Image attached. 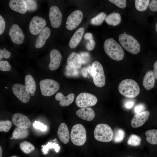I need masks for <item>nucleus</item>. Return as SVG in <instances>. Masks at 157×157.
Wrapping results in <instances>:
<instances>
[{
  "instance_id": "1",
  "label": "nucleus",
  "mask_w": 157,
  "mask_h": 157,
  "mask_svg": "<svg viewBox=\"0 0 157 157\" xmlns=\"http://www.w3.org/2000/svg\"><path fill=\"white\" fill-rule=\"evenodd\" d=\"M104 48L106 53L112 59L120 61L123 59L124 52L120 45L113 38L105 41Z\"/></svg>"
},
{
  "instance_id": "2",
  "label": "nucleus",
  "mask_w": 157,
  "mask_h": 157,
  "mask_svg": "<svg viewBox=\"0 0 157 157\" xmlns=\"http://www.w3.org/2000/svg\"><path fill=\"white\" fill-rule=\"evenodd\" d=\"M119 93L129 98H133L139 94L140 89L138 83L134 80L126 79L122 81L118 86Z\"/></svg>"
},
{
  "instance_id": "3",
  "label": "nucleus",
  "mask_w": 157,
  "mask_h": 157,
  "mask_svg": "<svg viewBox=\"0 0 157 157\" xmlns=\"http://www.w3.org/2000/svg\"><path fill=\"white\" fill-rule=\"evenodd\" d=\"M118 39L122 46L130 53L136 54L140 51V47L139 42L131 35L122 33L119 35Z\"/></svg>"
},
{
  "instance_id": "4",
  "label": "nucleus",
  "mask_w": 157,
  "mask_h": 157,
  "mask_svg": "<svg viewBox=\"0 0 157 157\" xmlns=\"http://www.w3.org/2000/svg\"><path fill=\"white\" fill-rule=\"evenodd\" d=\"M95 138L98 141L109 142L113 140V132L111 128L105 124L97 125L94 132Z\"/></svg>"
},
{
  "instance_id": "5",
  "label": "nucleus",
  "mask_w": 157,
  "mask_h": 157,
  "mask_svg": "<svg viewBox=\"0 0 157 157\" xmlns=\"http://www.w3.org/2000/svg\"><path fill=\"white\" fill-rule=\"evenodd\" d=\"M70 136L72 142L75 145L81 146L83 145L87 139L85 128L80 124L74 125L71 129Z\"/></svg>"
},
{
  "instance_id": "6",
  "label": "nucleus",
  "mask_w": 157,
  "mask_h": 157,
  "mask_svg": "<svg viewBox=\"0 0 157 157\" xmlns=\"http://www.w3.org/2000/svg\"><path fill=\"white\" fill-rule=\"evenodd\" d=\"M91 72L94 84L98 87H102L105 84V76L103 66L99 62H94L91 67Z\"/></svg>"
},
{
  "instance_id": "7",
  "label": "nucleus",
  "mask_w": 157,
  "mask_h": 157,
  "mask_svg": "<svg viewBox=\"0 0 157 157\" xmlns=\"http://www.w3.org/2000/svg\"><path fill=\"white\" fill-rule=\"evenodd\" d=\"M39 85L41 94L46 97L51 96L59 90L60 85L54 80L46 79L40 81Z\"/></svg>"
},
{
  "instance_id": "8",
  "label": "nucleus",
  "mask_w": 157,
  "mask_h": 157,
  "mask_svg": "<svg viewBox=\"0 0 157 157\" xmlns=\"http://www.w3.org/2000/svg\"><path fill=\"white\" fill-rule=\"evenodd\" d=\"M97 101V98L94 95L84 92L79 94L75 101L77 106L80 108L94 106Z\"/></svg>"
},
{
  "instance_id": "9",
  "label": "nucleus",
  "mask_w": 157,
  "mask_h": 157,
  "mask_svg": "<svg viewBox=\"0 0 157 157\" xmlns=\"http://www.w3.org/2000/svg\"><path fill=\"white\" fill-rule=\"evenodd\" d=\"M12 90L14 94L22 102L27 103L29 101L30 93L25 85L15 84L13 86Z\"/></svg>"
},
{
  "instance_id": "10",
  "label": "nucleus",
  "mask_w": 157,
  "mask_h": 157,
  "mask_svg": "<svg viewBox=\"0 0 157 157\" xmlns=\"http://www.w3.org/2000/svg\"><path fill=\"white\" fill-rule=\"evenodd\" d=\"M83 18V14L81 10H75L67 18L66 22V28L69 30L74 29L81 23Z\"/></svg>"
},
{
  "instance_id": "11",
  "label": "nucleus",
  "mask_w": 157,
  "mask_h": 157,
  "mask_svg": "<svg viewBox=\"0 0 157 157\" xmlns=\"http://www.w3.org/2000/svg\"><path fill=\"white\" fill-rule=\"evenodd\" d=\"M46 24V22L44 18L39 16H34L29 23L30 32L34 35L39 34L45 27Z\"/></svg>"
},
{
  "instance_id": "12",
  "label": "nucleus",
  "mask_w": 157,
  "mask_h": 157,
  "mask_svg": "<svg viewBox=\"0 0 157 157\" xmlns=\"http://www.w3.org/2000/svg\"><path fill=\"white\" fill-rule=\"evenodd\" d=\"M62 14L56 6H51L49 9V18L51 25L54 28H57L60 26L62 21Z\"/></svg>"
},
{
  "instance_id": "13",
  "label": "nucleus",
  "mask_w": 157,
  "mask_h": 157,
  "mask_svg": "<svg viewBox=\"0 0 157 157\" xmlns=\"http://www.w3.org/2000/svg\"><path fill=\"white\" fill-rule=\"evenodd\" d=\"M8 34L12 41L15 44H21L24 41V35L22 29L17 24H14L12 25Z\"/></svg>"
},
{
  "instance_id": "14",
  "label": "nucleus",
  "mask_w": 157,
  "mask_h": 157,
  "mask_svg": "<svg viewBox=\"0 0 157 157\" xmlns=\"http://www.w3.org/2000/svg\"><path fill=\"white\" fill-rule=\"evenodd\" d=\"M12 120L14 125L19 128L27 129L31 125V122L27 117L21 113L14 114Z\"/></svg>"
},
{
  "instance_id": "15",
  "label": "nucleus",
  "mask_w": 157,
  "mask_h": 157,
  "mask_svg": "<svg viewBox=\"0 0 157 157\" xmlns=\"http://www.w3.org/2000/svg\"><path fill=\"white\" fill-rule=\"evenodd\" d=\"M50 62L48 66L49 69L54 71L59 67L62 58L61 55L59 51L56 49H52L49 54Z\"/></svg>"
},
{
  "instance_id": "16",
  "label": "nucleus",
  "mask_w": 157,
  "mask_h": 157,
  "mask_svg": "<svg viewBox=\"0 0 157 157\" xmlns=\"http://www.w3.org/2000/svg\"><path fill=\"white\" fill-rule=\"evenodd\" d=\"M150 113L146 111L136 113L132 118L131 125L133 128H138L142 126L147 120Z\"/></svg>"
},
{
  "instance_id": "17",
  "label": "nucleus",
  "mask_w": 157,
  "mask_h": 157,
  "mask_svg": "<svg viewBox=\"0 0 157 157\" xmlns=\"http://www.w3.org/2000/svg\"><path fill=\"white\" fill-rule=\"evenodd\" d=\"M51 31L50 28L46 26L39 33L36 39L35 42V46L37 49L42 47L50 36Z\"/></svg>"
},
{
  "instance_id": "18",
  "label": "nucleus",
  "mask_w": 157,
  "mask_h": 157,
  "mask_svg": "<svg viewBox=\"0 0 157 157\" xmlns=\"http://www.w3.org/2000/svg\"><path fill=\"white\" fill-rule=\"evenodd\" d=\"M76 114L80 118L87 121L92 120L95 116L94 110L90 107L81 108L76 111Z\"/></svg>"
},
{
  "instance_id": "19",
  "label": "nucleus",
  "mask_w": 157,
  "mask_h": 157,
  "mask_svg": "<svg viewBox=\"0 0 157 157\" xmlns=\"http://www.w3.org/2000/svg\"><path fill=\"white\" fill-rule=\"evenodd\" d=\"M8 5L12 10L20 13L24 14L27 11L25 0H11L9 1Z\"/></svg>"
},
{
  "instance_id": "20",
  "label": "nucleus",
  "mask_w": 157,
  "mask_h": 157,
  "mask_svg": "<svg viewBox=\"0 0 157 157\" xmlns=\"http://www.w3.org/2000/svg\"><path fill=\"white\" fill-rule=\"evenodd\" d=\"M57 134L60 141L64 144H67L70 139V135L68 127L64 123H61L58 128Z\"/></svg>"
},
{
  "instance_id": "21",
  "label": "nucleus",
  "mask_w": 157,
  "mask_h": 157,
  "mask_svg": "<svg viewBox=\"0 0 157 157\" xmlns=\"http://www.w3.org/2000/svg\"><path fill=\"white\" fill-rule=\"evenodd\" d=\"M67 63L69 66L74 69H80L81 67L80 56L75 52H72L69 55L67 59Z\"/></svg>"
},
{
  "instance_id": "22",
  "label": "nucleus",
  "mask_w": 157,
  "mask_h": 157,
  "mask_svg": "<svg viewBox=\"0 0 157 157\" xmlns=\"http://www.w3.org/2000/svg\"><path fill=\"white\" fill-rule=\"evenodd\" d=\"M155 82V78L153 71H148L143 78L142 84L144 87L147 90H150L154 87Z\"/></svg>"
},
{
  "instance_id": "23",
  "label": "nucleus",
  "mask_w": 157,
  "mask_h": 157,
  "mask_svg": "<svg viewBox=\"0 0 157 157\" xmlns=\"http://www.w3.org/2000/svg\"><path fill=\"white\" fill-rule=\"evenodd\" d=\"M74 98V95L73 93H70L65 96L60 92L57 93L55 96V99L59 101V105L62 106H69L73 102Z\"/></svg>"
},
{
  "instance_id": "24",
  "label": "nucleus",
  "mask_w": 157,
  "mask_h": 157,
  "mask_svg": "<svg viewBox=\"0 0 157 157\" xmlns=\"http://www.w3.org/2000/svg\"><path fill=\"white\" fill-rule=\"evenodd\" d=\"M84 32V29L80 27L74 33L69 42V45L71 48L76 47L81 41Z\"/></svg>"
},
{
  "instance_id": "25",
  "label": "nucleus",
  "mask_w": 157,
  "mask_h": 157,
  "mask_svg": "<svg viewBox=\"0 0 157 157\" xmlns=\"http://www.w3.org/2000/svg\"><path fill=\"white\" fill-rule=\"evenodd\" d=\"M29 134L27 129L16 127L13 131L12 136L10 138L11 140L24 139L27 138Z\"/></svg>"
},
{
  "instance_id": "26",
  "label": "nucleus",
  "mask_w": 157,
  "mask_h": 157,
  "mask_svg": "<svg viewBox=\"0 0 157 157\" xmlns=\"http://www.w3.org/2000/svg\"><path fill=\"white\" fill-rule=\"evenodd\" d=\"M121 21V17L119 14L113 13L108 15L105 19V21L109 25L115 26L119 24Z\"/></svg>"
},
{
  "instance_id": "27",
  "label": "nucleus",
  "mask_w": 157,
  "mask_h": 157,
  "mask_svg": "<svg viewBox=\"0 0 157 157\" xmlns=\"http://www.w3.org/2000/svg\"><path fill=\"white\" fill-rule=\"evenodd\" d=\"M25 85L31 94L34 93L36 89L35 82L32 76L30 74L26 75L24 78Z\"/></svg>"
},
{
  "instance_id": "28",
  "label": "nucleus",
  "mask_w": 157,
  "mask_h": 157,
  "mask_svg": "<svg viewBox=\"0 0 157 157\" xmlns=\"http://www.w3.org/2000/svg\"><path fill=\"white\" fill-rule=\"evenodd\" d=\"M146 140L149 143L152 144H157V129H151L145 132Z\"/></svg>"
},
{
  "instance_id": "29",
  "label": "nucleus",
  "mask_w": 157,
  "mask_h": 157,
  "mask_svg": "<svg viewBox=\"0 0 157 157\" xmlns=\"http://www.w3.org/2000/svg\"><path fill=\"white\" fill-rule=\"evenodd\" d=\"M149 0H135V6L138 11L143 12L147 8L149 4Z\"/></svg>"
},
{
  "instance_id": "30",
  "label": "nucleus",
  "mask_w": 157,
  "mask_h": 157,
  "mask_svg": "<svg viewBox=\"0 0 157 157\" xmlns=\"http://www.w3.org/2000/svg\"><path fill=\"white\" fill-rule=\"evenodd\" d=\"M22 151L26 154H29L35 150V147L31 143L27 141H24L19 144Z\"/></svg>"
},
{
  "instance_id": "31",
  "label": "nucleus",
  "mask_w": 157,
  "mask_h": 157,
  "mask_svg": "<svg viewBox=\"0 0 157 157\" xmlns=\"http://www.w3.org/2000/svg\"><path fill=\"white\" fill-rule=\"evenodd\" d=\"M106 17V14L101 12L97 15L96 17L92 19L90 22L91 24L95 25L98 26L102 24Z\"/></svg>"
},
{
  "instance_id": "32",
  "label": "nucleus",
  "mask_w": 157,
  "mask_h": 157,
  "mask_svg": "<svg viewBox=\"0 0 157 157\" xmlns=\"http://www.w3.org/2000/svg\"><path fill=\"white\" fill-rule=\"evenodd\" d=\"M41 147L42 151L44 154H47L49 149H54L56 153H58L60 149V147L58 144L55 143L48 142L46 145H42Z\"/></svg>"
},
{
  "instance_id": "33",
  "label": "nucleus",
  "mask_w": 157,
  "mask_h": 157,
  "mask_svg": "<svg viewBox=\"0 0 157 157\" xmlns=\"http://www.w3.org/2000/svg\"><path fill=\"white\" fill-rule=\"evenodd\" d=\"M84 38L89 41V42L87 43L86 44L87 49L88 51L92 50L94 47L95 42L93 40L92 34L90 33H87L84 35Z\"/></svg>"
},
{
  "instance_id": "34",
  "label": "nucleus",
  "mask_w": 157,
  "mask_h": 157,
  "mask_svg": "<svg viewBox=\"0 0 157 157\" xmlns=\"http://www.w3.org/2000/svg\"><path fill=\"white\" fill-rule=\"evenodd\" d=\"M125 135V133L123 130L120 129H117L113 133V140L115 142H120L123 140Z\"/></svg>"
},
{
  "instance_id": "35",
  "label": "nucleus",
  "mask_w": 157,
  "mask_h": 157,
  "mask_svg": "<svg viewBox=\"0 0 157 157\" xmlns=\"http://www.w3.org/2000/svg\"><path fill=\"white\" fill-rule=\"evenodd\" d=\"M141 141V138L135 134L131 135L128 139V144L133 146H136L139 145Z\"/></svg>"
},
{
  "instance_id": "36",
  "label": "nucleus",
  "mask_w": 157,
  "mask_h": 157,
  "mask_svg": "<svg viewBox=\"0 0 157 157\" xmlns=\"http://www.w3.org/2000/svg\"><path fill=\"white\" fill-rule=\"evenodd\" d=\"M12 123L9 120H1L0 121V131L7 132L12 127Z\"/></svg>"
},
{
  "instance_id": "37",
  "label": "nucleus",
  "mask_w": 157,
  "mask_h": 157,
  "mask_svg": "<svg viewBox=\"0 0 157 157\" xmlns=\"http://www.w3.org/2000/svg\"><path fill=\"white\" fill-rule=\"evenodd\" d=\"M27 7V10L33 11L35 10L37 7V4L35 1L31 0H25Z\"/></svg>"
},
{
  "instance_id": "38",
  "label": "nucleus",
  "mask_w": 157,
  "mask_h": 157,
  "mask_svg": "<svg viewBox=\"0 0 157 157\" xmlns=\"http://www.w3.org/2000/svg\"><path fill=\"white\" fill-rule=\"evenodd\" d=\"M11 67L8 61L6 60H1L0 61V70L2 71H9L11 69Z\"/></svg>"
},
{
  "instance_id": "39",
  "label": "nucleus",
  "mask_w": 157,
  "mask_h": 157,
  "mask_svg": "<svg viewBox=\"0 0 157 157\" xmlns=\"http://www.w3.org/2000/svg\"><path fill=\"white\" fill-rule=\"evenodd\" d=\"M109 1L121 8L124 9L126 6V1L125 0H109Z\"/></svg>"
},
{
  "instance_id": "40",
  "label": "nucleus",
  "mask_w": 157,
  "mask_h": 157,
  "mask_svg": "<svg viewBox=\"0 0 157 157\" xmlns=\"http://www.w3.org/2000/svg\"><path fill=\"white\" fill-rule=\"evenodd\" d=\"M33 126L35 129L42 131H45L47 129V126L39 121H35L33 124Z\"/></svg>"
},
{
  "instance_id": "41",
  "label": "nucleus",
  "mask_w": 157,
  "mask_h": 157,
  "mask_svg": "<svg viewBox=\"0 0 157 157\" xmlns=\"http://www.w3.org/2000/svg\"><path fill=\"white\" fill-rule=\"evenodd\" d=\"M10 56V53L5 48H3V49H0V60H1L3 58H8Z\"/></svg>"
},
{
  "instance_id": "42",
  "label": "nucleus",
  "mask_w": 157,
  "mask_h": 157,
  "mask_svg": "<svg viewBox=\"0 0 157 157\" xmlns=\"http://www.w3.org/2000/svg\"><path fill=\"white\" fill-rule=\"evenodd\" d=\"M145 107L144 104H140L137 105L134 108V111L136 113L144 111Z\"/></svg>"
},
{
  "instance_id": "43",
  "label": "nucleus",
  "mask_w": 157,
  "mask_h": 157,
  "mask_svg": "<svg viewBox=\"0 0 157 157\" xmlns=\"http://www.w3.org/2000/svg\"><path fill=\"white\" fill-rule=\"evenodd\" d=\"M149 8L151 11H157V0H151L149 5Z\"/></svg>"
},
{
  "instance_id": "44",
  "label": "nucleus",
  "mask_w": 157,
  "mask_h": 157,
  "mask_svg": "<svg viewBox=\"0 0 157 157\" xmlns=\"http://www.w3.org/2000/svg\"><path fill=\"white\" fill-rule=\"evenodd\" d=\"M82 63H85L89 60V54L86 52H82L80 54Z\"/></svg>"
},
{
  "instance_id": "45",
  "label": "nucleus",
  "mask_w": 157,
  "mask_h": 157,
  "mask_svg": "<svg viewBox=\"0 0 157 157\" xmlns=\"http://www.w3.org/2000/svg\"><path fill=\"white\" fill-rule=\"evenodd\" d=\"M5 27V20L2 16L0 15V35L3 33Z\"/></svg>"
},
{
  "instance_id": "46",
  "label": "nucleus",
  "mask_w": 157,
  "mask_h": 157,
  "mask_svg": "<svg viewBox=\"0 0 157 157\" xmlns=\"http://www.w3.org/2000/svg\"><path fill=\"white\" fill-rule=\"evenodd\" d=\"M134 105V102L132 101L129 100L127 101L125 104V107L128 109L131 108Z\"/></svg>"
},
{
  "instance_id": "47",
  "label": "nucleus",
  "mask_w": 157,
  "mask_h": 157,
  "mask_svg": "<svg viewBox=\"0 0 157 157\" xmlns=\"http://www.w3.org/2000/svg\"><path fill=\"white\" fill-rule=\"evenodd\" d=\"M153 72L155 77L157 80V60L155 62L154 65Z\"/></svg>"
},
{
  "instance_id": "48",
  "label": "nucleus",
  "mask_w": 157,
  "mask_h": 157,
  "mask_svg": "<svg viewBox=\"0 0 157 157\" xmlns=\"http://www.w3.org/2000/svg\"><path fill=\"white\" fill-rule=\"evenodd\" d=\"M2 149L1 146L0 147V157H2Z\"/></svg>"
},
{
  "instance_id": "49",
  "label": "nucleus",
  "mask_w": 157,
  "mask_h": 157,
  "mask_svg": "<svg viewBox=\"0 0 157 157\" xmlns=\"http://www.w3.org/2000/svg\"><path fill=\"white\" fill-rule=\"evenodd\" d=\"M155 28L156 32L157 33V22H156L155 25Z\"/></svg>"
},
{
  "instance_id": "50",
  "label": "nucleus",
  "mask_w": 157,
  "mask_h": 157,
  "mask_svg": "<svg viewBox=\"0 0 157 157\" xmlns=\"http://www.w3.org/2000/svg\"><path fill=\"white\" fill-rule=\"evenodd\" d=\"M10 157H18L16 156H13Z\"/></svg>"
},
{
  "instance_id": "51",
  "label": "nucleus",
  "mask_w": 157,
  "mask_h": 157,
  "mask_svg": "<svg viewBox=\"0 0 157 157\" xmlns=\"http://www.w3.org/2000/svg\"></svg>"
}]
</instances>
